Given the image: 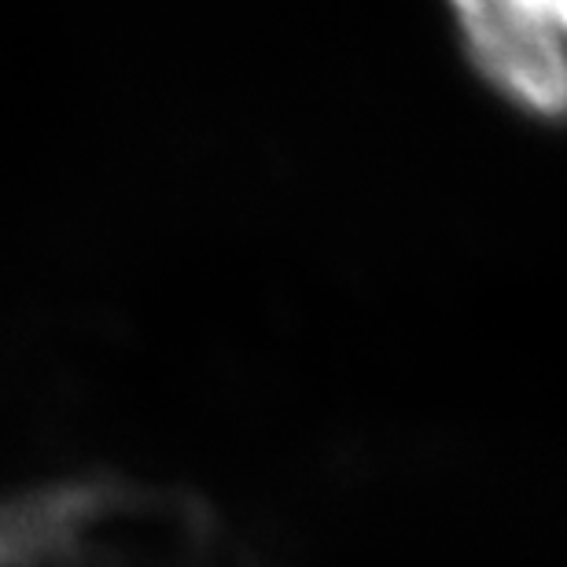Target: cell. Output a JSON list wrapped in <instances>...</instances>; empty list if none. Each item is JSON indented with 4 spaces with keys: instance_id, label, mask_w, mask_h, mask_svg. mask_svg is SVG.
I'll list each match as a JSON object with an SVG mask.
<instances>
[{
    "instance_id": "2",
    "label": "cell",
    "mask_w": 567,
    "mask_h": 567,
    "mask_svg": "<svg viewBox=\"0 0 567 567\" xmlns=\"http://www.w3.org/2000/svg\"><path fill=\"white\" fill-rule=\"evenodd\" d=\"M549 11H553V19H557V27H560V38L567 41V0H549Z\"/></svg>"
},
{
    "instance_id": "1",
    "label": "cell",
    "mask_w": 567,
    "mask_h": 567,
    "mask_svg": "<svg viewBox=\"0 0 567 567\" xmlns=\"http://www.w3.org/2000/svg\"><path fill=\"white\" fill-rule=\"evenodd\" d=\"M468 63L519 115L567 122V41L549 0H446Z\"/></svg>"
}]
</instances>
